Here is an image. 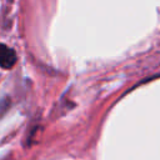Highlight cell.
I'll list each match as a JSON object with an SVG mask.
<instances>
[{"label": "cell", "instance_id": "1", "mask_svg": "<svg viewBox=\"0 0 160 160\" xmlns=\"http://www.w3.org/2000/svg\"><path fill=\"white\" fill-rule=\"evenodd\" d=\"M16 54L5 44H0V68L11 69L16 62Z\"/></svg>", "mask_w": 160, "mask_h": 160}]
</instances>
